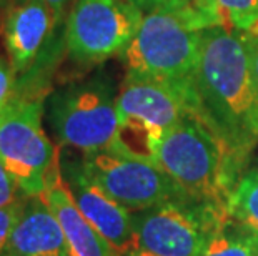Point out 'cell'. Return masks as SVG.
<instances>
[{"instance_id": "cell-4", "label": "cell", "mask_w": 258, "mask_h": 256, "mask_svg": "<svg viewBox=\"0 0 258 256\" xmlns=\"http://www.w3.org/2000/svg\"><path fill=\"white\" fill-rule=\"evenodd\" d=\"M190 113L203 118L199 94L163 81L125 80L117 95L118 132L110 151L155 163L163 135Z\"/></svg>"}, {"instance_id": "cell-11", "label": "cell", "mask_w": 258, "mask_h": 256, "mask_svg": "<svg viewBox=\"0 0 258 256\" xmlns=\"http://www.w3.org/2000/svg\"><path fill=\"white\" fill-rule=\"evenodd\" d=\"M58 25L43 0H14L4 22V42L15 73H25L34 67Z\"/></svg>"}, {"instance_id": "cell-13", "label": "cell", "mask_w": 258, "mask_h": 256, "mask_svg": "<svg viewBox=\"0 0 258 256\" xmlns=\"http://www.w3.org/2000/svg\"><path fill=\"white\" fill-rule=\"evenodd\" d=\"M42 197L62 226L70 256H117L107 239L82 215L62 173Z\"/></svg>"}, {"instance_id": "cell-9", "label": "cell", "mask_w": 258, "mask_h": 256, "mask_svg": "<svg viewBox=\"0 0 258 256\" xmlns=\"http://www.w3.org/2000/svg\"><path fill=\"white\" fill-rule=\"evenodd\" d=\"M80 165L98 188L130 211L188 197L168 173L150 161L103 150L84 153Z\"/></svg>"}, {"instance_id": "cell-19", "label": "cell", "mask_w": 258, "mask_h": 256, "mask_svg": "<svg viewBox=\"0 0 258 256\" xmlns=\"http://www.w3.org/2000/svg\"><path fill=\"white\" fill-rule=\"evenodd\" d=\"M22 201H24V198L14 205L0 206V251L5 246V243L9 241L15 225H17L22 211Z\"/></svg>"}, {"instance_id": "cell-6", "label": "cell", "mask_w": 258, "mask_h": 256, "mask_svg": "<svg viewBox=\"0 0 258 256\" xmlns=\"http://www.w3.org/2000/svg\"><path fill=\"white\" fill-rule=\"evenodd\" d=\"M43 97H14L0 108V161L29 197L43 195L62 168L42 127Z\"/></svg>"}, {"instance_id": "cell-7", "label": "cell", "mask_w": 258, "mask_h": 256, "mask_svg": "<svg viewBox=\"0 0 258 256\" xmlns=\"http://www.w3.org/2000/svg\"><path fill=\"white\" fill-rule=\"evenodd\" d=\"M227 218L225 206L191 197L132 211L139 249L157 256H199Z\"/></svg>"}, {"instance_id": "cell-17", "label": "cell", "mask_w": 258, "mask_h": 256, "mask_svg": "<svg viewBox=\"0 0 258 256\" xmlns=\"http://www.w3.org/2000/svg\"><path fill=\"white\" fill-rule=\"evenodd\" d=\"M17 73L10 63L9 58L0 57V108L5 107L7 103L17 95Z\"/></svg>"}, {"instance_id": "cell-20", "label": "cell", "mask_w": 258, "mask_h": 256, "mask_svg": "<svg viewBox=\"0 0 258 256\" xmlns=\"http://www.w3.org/2000/svg\"><path fill=\"white\" fill-rule=\"evenodd\" d=\"M134 5H137L144 14L155 12V10L163 9H178L183 5H188L190 0H128Z\"/></svg>"}, {"instance_id": "cell-3", "label": "cell", "mask_w": 258, "mask_h": 256, "mask_svg": "<svg viewBox=\"0 0 258 256\" xmlns=\"http://www.w3.org/2000/svg\"><path fill=\"white\" fill-rule=\"evenodd\" d=\"M155 165L168 173L188 197L227 205L245 166L202 117L190 113L163 135Z\"/></svg>"}, {"instance_id": "cell-18", "label": "cell", "mask_w": 258, "mask_h": 256, "mask_svg": "<svg viewBox=\"0 0 258 256\" xmlns=\"http://www.w3.org/2000/svg\"><path fill=\"white\" fill-rule=\"evenodd\" d=\"M25 197L22 192L17 180L12 177L2 161H0V206H9L20 201Z\"/></svg>"}, {"instance_id": "cell-1", "label": "cell", "mask_w": 258, "mask_h": 256, "mask_svg": "<svg viewBox=\"0 0 258 256\" xmlns=\"http://www.w3.org/2000/svg\"><path fill=\"white\" fill-rule=\"evenodd\" d=\"M195 85L203 120L246 168L258 145V87L240 32L203 30Z\"/></svg>"}, {"instance_id": "cell-21", "label": "cell", "mask_w": 258, "mask_h": 256, "mask_svg": "<svg viewBox=\"0 0 258 256\" xmlns=\"http://www.w3.org/2000/svg\"><path fill=\"white\" fill-rule=\"evenodd\" d=\"M241 39H243V43L246 47L251 73H253V78L258 87V34H241Z\"/></svg>"}, {"instance_id": "cell-24", "label": "cell", "mask_w": 258, "mask_h": 256, "mask_svg": "<svg viewBox=\"0 0 258 256\" xmlns=\"http://www.w3.org/2000/svg\"><path fill=\"white\" fill-rule=\"evenodd\" d=\"M5 2H7V0H0V7H2V5H4Z\"/></svg>"}, {"instance_id": "cell-8", "label": "cell", "mask_w": 258, "mask_h": 256, "mask_svg": "<svg viewBox=\"0 0 258 256\" xmlns=\"http://www.w3.org/2000/svg\"><path fill=\"white\" fill-rule=\"evenodd\" d=\"M144 15L128 0H75L65 19V50L80 65L120 57L134 40Z\"/></svg>"}, {"instance_id": "cell-10", "label": "cell", "mask_w": 258, "mask_h": 256, "mask_svg": "<svg viewBox=\"0 0 258 256\" xmlns=\"http://www.w3.org/2000/svg\"><path fill=\"white\" fill-rule=\"evenodd\" d=\"M62 175L82 215L107 239L117 256L139 249L132 211L98 188L82 170L80 160L65 161Z\"/></svg>"}, {"instance_id": "cell-14", "label": "cell", "mask_w": 258, "mask_h": 256, "mask_svg": "<svg viewBox=\"0 0 258 256\" xmlns=\"http://www.w3.org/2000/svg\"><path fill=\"white\" fill-rule=\"evenodd\" d=\"M225 210L233 223L258 233V165L243 170L228 195Z\"/></svg>"}, {"instance_id": "cell-15", "label": "cell", "mask_w": 258, "mask_h": 256, "mask_svg": "<svg viewBox=\"0 0 258 256\" xmlns=\"http://www.w3.org/2000/svg\"><path fill=\"white\" fill-rule=\"evenodd\" d=\"M199 256H258V233L227 218L208 238Z\"/></svg>"}, {"instance_id": "cell-23", "label": "cell", "mask_w": 258, "mask_h": 256, "mask_svg": "<svg viewBox=\"0 0 258 256\" xmlns=\"http://www.w3.org/2000/svg\"><path fill=\"white\" fill-rule=\"evenodd\" d=\"M122 256H157V254H152V253H148V251H144V249H132V251L125 253Z\"/></svg>"}, {"instance_id": "cell-5", "label": "cell", "mask_w": 258, "mask_h": 256, "mask_svg": "<svg viewBox=\"0 0 258 256\" xmlns=\"http://www.w3.org/2000/svg\"><path fill=\"white\" fill-rule=\"evenodd\" d=\"M47 120L62 146L82 153L110 150L118 132L112 78L98 73L55 90L47 100Z\"/></svg>"}, {"instance_id": "cell-22", "label": "cell", "mask_w": 258, "mask_h": 256, "mask_svg": "<svg viewBox=\"0 0 258 256\" xmlns=\"http://www.w3.org/2000/svg\"><path fill=\"white\" fill-rule=\"evenodd\" d=\"M43 2L48 4V7L52 9L53 15H55V19L60 25H62L63 22V17H65V12H67L69 5L74 4L75 0H43Z\"/></svg>"}, {"instance_id": "cell-2", "label": "cell", "mask_w": 258, "mask_h": 256, "mask_svg": "<svg viewBox=\"0 0 258 256\" xmlns=\"http://www.w3.org/2000/svg\"><path fill=\"white\" fill-rule=\"evenodd\" d=\"M208 27L212 24L191 4L145 14L134 40L120 55L127 70L125 80L163 81L197 94L202 34Z\"/></svg>"}, {"instance_id": "cell-12", "label": "cell", "mask_w": 258, "mask_h": 256, "mask_svg": "<svg viewBox=\"0 0 258 256\" xmlns=\"http://www.w3.org/2000/svg\"><path fill=\"white\" fill-rule=\"evenodd\" d=\"M0 256H70L62 226L42 195L24 197L20 218Z\"/></svg>"}, {"instance_id": "cell-16", "label": "cell", "mask_w": 258, "mask_h": 256, "mask_svg": "<svg viewBox=\"0 0 258 256\" xmlns=\"http://www.w3.org/2000/svg\"><path fill=\"white\" fill-rule=\"evenodd\" d=\"M222 27L240 34H258V0H218Z\"/></svg>"}]
</instances>
